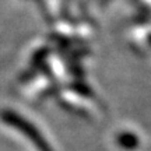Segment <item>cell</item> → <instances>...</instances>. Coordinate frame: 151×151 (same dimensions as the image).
I'll return each instance as SVG.
<instances>
[{"mask_svg": "<svg viewBox=\"0 0 151 151\" xmlns=\"http://www.w3.org/2000/svg\"><path fill=\"white\" fill-rule=\"evenodd\" d=\"M0 119L4 123L13 126L20 133H22L39 151H53L52 147L48 144V141L45 140L42 133L31 122L25 120L21 115H18V113H16L14 111H10V109H4V111L0 112Z\"/></svg>", "mask_w": 151, "mask_h": 151, "instance_id": "6da1fadb", "label": "cell"}, {"mask_svg": "<svg viewBox=\"0 0 151 151\" xmlns=\"http://www.w3.org/2000/svg\"><path fill=\"white\" fill-rule=\"evenodd\" d=\"M116 143H118L120 147H123L126 150H132V148H136L137 144H139V140L134 134L132 133H122L116 137Z\"/></svg>", "mask_w": 151, "mask_h": 151, "instance_id": "7a4b0ae2", "label": "cell"}]
</instances>
